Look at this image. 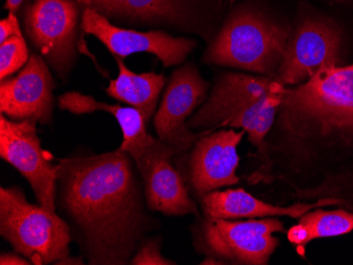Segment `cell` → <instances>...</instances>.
<instances>
[{"label": "cell", "mask_w": 353, "mask_h": 265, "mask_svg": "<svg viewBox=\"0 0 353 265\" xmlns=\"http://www.w3.org/2000/svg\"><path fill=\"white\" fill-rule=\"evenodd\" d=\"M55 202L91 265L130 264L154 229L142 177L120 147L59 159Z\"/></svg>", "instance_id": "obj_1"}, {"label": "cell", "mask_w": 353, "mask_h": 265, "mask_svg": "<svg viewBox=\"0 0 353 265\" xmlns=\"http://www.w3.org/2000/svg\"><path fill=\"white\" fill-rule=\"evenodd\" d=\"M275 120L292 156L353 147V64L324 66L307 82L285 87Z\"/></svg>", "instance_id": "obj_2"}, {"label": "cell", "mask_w": 353, "mask_h": 265, "mask_svg": "<svg viewBox=\"0 0 353 265\" xmlns=\"http://www.w3.org/2000/svg\"><path fill=\"white\" fill-rule=\"evenodd\" d=\"M285 86L274 77L227 72L220 75L188 127L210 134L216 128H241L259 149L263 167H271L265 136L276 120Z\"/></svg>", "instance_id": "obj_3"}, {"label": "cell", "mask_w": 353, "mask_h": 265, "mask_svg": "<svg viewBox=\"0 0 353 265\" xmlns=\"http://www.w3.org/2000/svg\"><path fill=\"white\" fill-rule=\"evenodd\" d=\"M292 30L259 8L243 3L228 15L202 61L274 77Z\"/></svg>", "instance_id": "obj_4"}, {"label": "cell", "mask_w": 353, "mask_h": 265, "mask_svg": "<svg viewBox=\"0 0 353 265\" xmlns=\"http://www.w3.org/2000/svg\"><path fill=\"white\" fill-rule=\"evenodd\" d=\"M57 213L28 202L19 186L0 189V235L32 264H57L70 255V226Z\"/></svg>", "instance_id": "obj_5"}, {"label": "cell", "mask_w": 353, "mask_h": 265, "mask_svg": "<svg viewBox=\"0 0 353 265\" xmlns=\"http://www.w3.org/2000/svg\"><path fill=\"white\" fill-rule=\"evenodd\" d=\"M285 227L277 218L233 221L204 215L192 229L196 251L232 264L265 265L279 245L275 233Z\"/></svg>", "instance_id": "obj_6"}, {"label": "cell", "mask_w": 353, "mask_h": 265, "mask_svg": "<svg viewBox=\"0 0 353 265\" xmlns=\"http://www.w3.org/2000/svg\"><path fill=\"white\" fill-rule=\"evenodd\" d=\"M344 39L338 23L299 3L295 27L274 78L283 86L303 84L324 66H342Z\"/></svg>", "instance_id": "obj_7"}, {"label": "cell", "mask_w": 353, "mask_h": 265, "mask_svg": "<svg viewBox=\"0 0 353 265\" xmlns=\"http://www.w3.org/2000/svg\"><path fill=\"white\" fill-rule=\"evenodd\" d=\"M77 0H35L26 11L28 39L59 78L74 66L77 54Z\"/></svg>", "instance_id": "obj_8"}, {"label": "cell", "mask_w": 353, "mask_h": 265, "mask_svg": "<svg viewBox=\"0 0 353 265\" xmlns=\"http://www.w3.org/2000/svg\"><path fill=\"white\" fill-rule=\"evenodd\" d=\"M37 120L0 116V157L29 182L39 204L57 211V165L41 148Z\"/></svg>", "instance_id": "obj_9"}, {"label": "cell", "mask_w": 353, "mask_h": 265, "mask_svg": "<svg viewBox=\"0 0 353 265\" xmlns=\"http://www.w3.org/2000/svg\"><path fill=\"white\" fill-rule=\"evenodd\" d=\"M210 84L194 65L186 64L172 72L163 98L154 114V126L159 140L176 150L186 152L201 134L190 129L188 118L204 104Z\"/></svg>", "instance_id": "obj_10"}, {"label": "cell", "mask_w": 353, "mask_h": 265, "mask_svg": "<svg viewBox=\"0 0 353 265\" xmlns=\"http://www.w3.org/2000/svg\"><path fill=\"white\" fill-rule=\"evenodd\" d=\"M83 31L97 37L114 55L125 59L134 53H150L158 57L164 67L178 66L197 47V41L186 37H174L156 30L140 32L112 25L102 14L85 8Z\"/></svg>", "instance_id": "obj_11"}, {"label": "cell", "mask_w": 353, "mask_h": 265, "mask_svg": "<svg viewBox=\"0 0 353 265\" xmlns=\"http://www.w3.org/2000/svg\"><path fill=\"white\" fill-rule=\"evenodd\" d=\"M221 0H127L116 21L172 28L214 39Z\"/></svg>", "instance_id": "obj_12"}, {"label": "cell", "mask_w": 353, "mask_h": 265, "mask_svg": "<svg viewBox=\"0 0 353 265\" xmlns=\"http://www.w3.org/2000/svg\"><path fill=\"white\" fill-rule=\"evenodd\" d=\"M54 87L45 59L33 53L19 74L0 83V112L13 120H34L49 125Z\"/></svg>", "instance_id": "obj_13"}, {"label": "cell", "mask_w": 353, "mask_h": 265, "mask_svg": "<svg viewBox=\"0 0 353 265\" xmlns=\"http://www.w3.org/2000/svg\"><path fill=\"white\" fill-rule=\"evenodd\" d=\"M245 134V130L237 132L234 129L202 132L194 144L188 164V180L200 199L221 187L238 184L237 147Z\"/></svg>", "instance_id": "obj_14"}, {"label": "cell", "mask_w": 353, "mask_h": 265, "mask_svg": "<svg viewBox=\"0 0 353 265\" xmlns=\"http://www.w3.org/2000/svg\"><path fill=\"white\" fill-rule=\"evenodd\" d=\"M176 150L159 140L158 143L134 162L142 177L146 204L152 213L165 215H199L190 199L188 186L179 170L172 166Z\"/></svg>", "instance_id": "obj_15"}, {"label": "cell", "mask_w": 353, "mask_h": 265, "mask_svg": "<svg viewBox=\"0 0 353 265\" xmlns=\"http://www.w3.org/2000/svg\"><path fill=\"white\" fill-rule=\"evenodd\" d=\"M344 200L340 198H323L314 203H299L291 206L265 203L256 199L245 189H227L224 191H212L201 198V207L204 215L235 220L240 218H269L287 215L299 219L301 215L322 206L329 205H344Z\"/></svg>", "instance_id": "obj_16"}, {"label": "cell", "mask_w": 353, "mask_h": 265, "mask_svg": "<svg viewBox=\"0 0 353 265\" xmlns=\"http://www.w3.org/2000/svg\"><path fill=\"white\" fill-rule=\"evenodd\" d=\"M59 107L63 112H69L77 116L104 112L116 118L123 132L121 149L132 156L134 162L152 147L159 138H154L146 129V122L142 114L134 107H122L99 102L93 96H86L77 91L63 93L57 98Z\"/></svg>", "instance_id": "obj_17"}, {"label": "cell", "mask_w": 353, "mask_h": 265, "mask_svg": "<svg viewBox=\"0 0 353 265\" xmlns=\"http://www.w3.org/2000/svg\"><path fill=\"white\" fill-rule=\"evenodd\" d=\"M119 68L116 80H111L106 88L107 94L114 100L126 103L140 112L146 124L156 112L158 100L165 86V76L154 72H132L125 64L122 57L114 55Z\"/></svg>", "instance_id": "obj_18"}, {"label": "cell", "mask_w": 353, "mask_h": 265, "mask_svg": "<svg viewBox=\"0 0 353 265\" xmlns=\"http://www.w3.org/2000/svg\"><path fill=\"white\" fill-rule=\"evenodd\" d=\"M353 231V211L346 209L324 211L315 209L299 218V222L288 231V240L295 244L303 254V249L311 241L319 238H330Z\"/></svg>", "instance_id": "obj_19"}, {"label": "cell", "mask_w": 353, "mask_h": 265, "mask_svg": "<svg viewBox=\"0 0 353 265\" xmlns=\"http://www.w3.org/2000/svg\"><path fill=\"white\" fill-rule=\"evenodd\" d=\"M29 59V49L23 36L16 35L0 43V80L19 72Z\"/></svg>", "instance_id": "obj_20"}, {"label": "cell", "mask_w": 353, "mask_h": 265, "mask_svg": "<svg viewBox=\"0 0 353 265\" xmlns=\"http://www.w3.org/2000/svg\"><path fill=\"white\" fill-rule=\"evenodd\" d=\"M132 265H174V261L168 260L161 253V238L148 237L141 243L136 254L132 257Z\"/></svg>", "instance_id": "obj_21"}, {"label": "cell", "mask_w": 353, "mask_h": 265, "mask_svg": "<svg viewBox=\"0 0 353 265\" xmlns=\"http://www.w3.org/2000/svg\"><path fill=\"white\" fill-rule=\"evenodd\" d=\"M77 3L85 8L94 10L108 19H116L127 0H77Z\"/></svg>", "instance_id": "obj_22"}, {"label": "cell", "mask_w": 353, "mask_h": 265, "mask_svg": "<svg viewBox=\"0 0 353 265\" xmlns=\"http://www.w3.org/2000/svg\"><path fill=\"white\" fill-rule=\"evenodd\" d=\"M16 35L23 36V32L15 14L10 13L6 19L0 21V43Z\"/></svg>", "instance_id": "obj_23"}, {"label": "cell", "mask_w": 353, "mask_h": 265, "mask_svg": "<svg viewBox=\"0 0 353 265\" xmlns=\"http://www.w3.org/2000/svg\"><path fill=\"white\" fill-rule=\"evenodd\" d=\"M1 265H30L32 264L27 258L21 256L19 253H3L0 256Z\"/></svg>", "instance_id": "obj_24"}, {"label": "cell", "mask_w": 353, "mask_h": 265, "mask_svg": "<svg viewBox=\"0 0 353 265\" xmlns=\"http://www.w3.org/2000/svg\"><path fill=\"white\" fill-rule=\"evenodd\" d=\"M57 264H74V265H82L85 264V259L82 256L79 257H71L69 255L66 258L61 259Z\"/></svg>", "instance_id": "obj_25"}, {"label": "cell", "mask_w": 353, "mask_h": 265, "mask_svg": "<svg viewBox=\"0 0 353 265\" xmlns=\"http://www.w3.org/2000/svg\"><path fill=\"white\" fill-rule=\"evenodd\" d=\"M23 1V0H7L5 8L9 10L10 13H15L19 10V8L21 7Z\"/></svg>", "instance_id": "obj_26"}, {"label": "cell", "mask_w": 353, "mask_h": 265, "mask_svg": "<svg viewBox=\"0 0 353 265\" xmlns=\"http://www.w3.org/2000/svg\"><path fill=\"white\" fill-rule=\"evenodd\" d=\"M329 1H332V3H343V5H348V3H353V0H329Z\"/></svg>", "instance_id": "obj_27"}, {"label": "cell", "mask_w": 353, "mask_h": 265, "mask_svg": "<svg viewBox=\"0 0 353 265\" xmlns=\"http://www.w3.org/2000/svg\"><path fill=\"white\" fill-rule=\"evenodd\" d=\"M230 3H235L236 0H229Z\"/></svg>", "instance_id": "obj_28"}, {"label": "cell", "mask_w": 353, "mask_h": 265, "mask_svg": "<svg viewBox=\"0 0 353 265\" xmlns=\"http://www.w3.org/2000/svg\"><path fill=\"white\" fill-rule=\"evenodd\" d=\"M347 207H353V205L348 204V205H347Z\"/></svg>", "instance_id": "obj_29"}]
</instances>
